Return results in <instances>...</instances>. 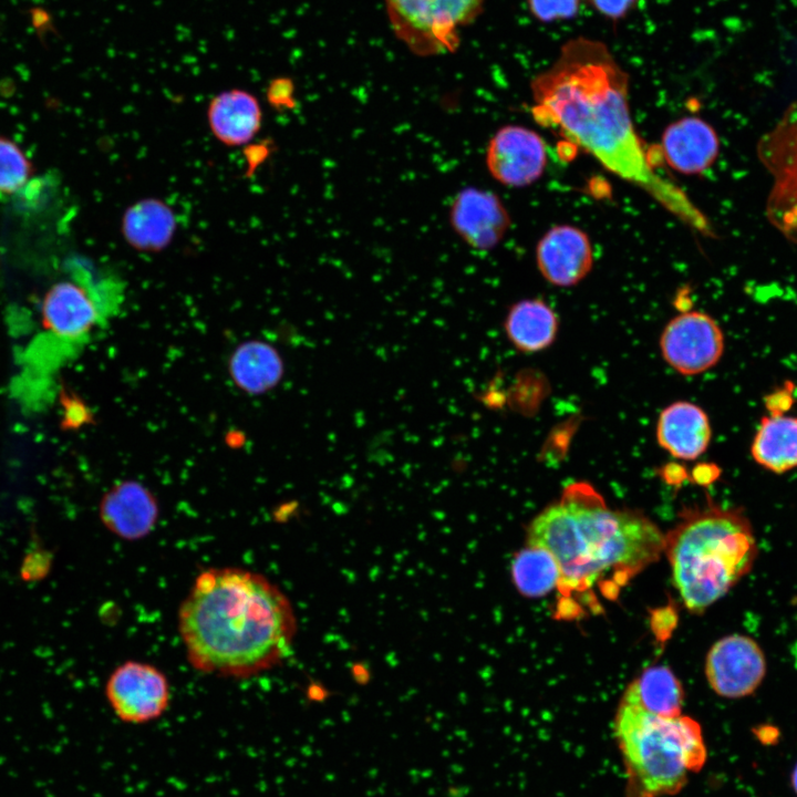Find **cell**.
<instances>
[{"label": "cell", "instance_id": "7", "mask_svg": "<svg viewBox=\"0 0 797 797\" xmlns=\"http://www.w3.org/2000/svg\"><path fill=\"white\" fill-rule=\"evenodd\" d=\"M756 154L772 176L765 216L785 239L797 246V100L760 135Z\"/></svg>", "mask_w": 797, "mask_h": 797}, {"label": "cell", "instance_id": "31", "mask_svg": "<svg viewBox=\"0 0 797 797\" xmlns=\"http://www.w3.org/2000/svg\"><path fill=\"white\" fill-rule=\"evenodd\" d=\"M791 786H793L795 793L797 794V764L791 774Z\"/></svg>", "mask_w": 797, "mask_h": 797}, {"label": "cell", "instance_id": "15", "mask_svg": "<svg viewBox=\"0 0 797 797\" xmlns=\"http://www.w3.org/2000/svg\"><path fill=\"white\" fill-rule=\"evenodd\" d=\"M659 153L662 162L683 175H700L718 157L720 138L715 128L698 116H683L663 131Z\"/></svg>", "mask_w": 797, "mask_h": 797}, {"label": "cell", "instance_id": "11", "mask_svg": "<svg viewBox=\"0 0 797 797\" xmlns=\"http://www.w3.org/2000/svg\"><path fill=\"white\" fill-rule=\"evenodd\" d=\"M766 673V660L751 638L732 634L710 649L705 675L712 690L722 697L739 698L752 694Z\"/></svg>", "mask_w": 797, "mask_h": 797}, {"label": "cell", "instance_id": "14", "mask_svg": "<svg viewBox=\"0 0 797 797\" xmlns=\"http://www.w3.org/2000/svg\"><path fill=\"white\" fill-rule=\"evenodd\" d=\"M99 515L104 527L117 538L136 541L156 527L159 505L148 487L126 479L116 483L103 495Z\"/></svg>", "mask_w": 797, "mask_h": 797}, {"label": "cell", "instance_id": "5", "mask_svg": "<svg viewBox=\"0 0 797 797\" xmlns=\"http://www.w3.org/2000/svg\"><path fill=\"white\" fill-rule=\"evenodd\" d=\"M613 736L623 762L627 797L680 793L706 762L701 725L690 716L662 717L620 701Z\"/></svg>", "mask_w": 797, "mask_h": 797}, {"label": "cell", "instance_id": "26", "mask_svg": "<svg viewBox=\"0 0 797 797\" xmlns=\"http://www.w3.org/2000/svg\"><path fill=\"white\" fill-rule=\"evenodd\" d=\"M530 12L544 22L570 19L577 14L579 0H527Z\"/></svg>", "mask_w": 797, "mask_h": 797}, {"label": "cell", "instance_id": "13", "mask_svg": "<svg viewBox=\"0 0 797 797\" xmlns=\"http://www.w3.org/2000/svg\"><path fill=\"white\" fill-rule=\"evenodd\" d=\"M593 250L588 235L571 225L551 227L536 247L540 275L556 287H571L582 281L593 267Z\"/></svg>", "mask_w": 797, "mask_h": 797}, {"label": "cell", "instance_id": "25", "mask_svg": "<svg viewBox=\"0 0 797 797\" xmlns=\"http://www.w3.org/2000/svg\"><path fill=\"white\" fill-rule=\"evenodd\" d=\"M33 174L34 166L20 145L0 135V195L14 196Z\"/></svg>", "mask_w": 797, "mask_h": 797}, {"label": "cell", "instance_id": "1", "mask_svg": "<svg viewBox=\"0 0 797 797\" xmlns=\"http://www.w3.org/2000/svg\"><path fill=\"white\" fill-rule=\"evenodd\" d=\"M534 120L582 149L603 168L640 188L681 222L705 237L715 231L703 211L670 178L656 172L653 151L635 130L629 75L608 46L578 37L530 83Z\"/></svg>", "mask_w": 797, "mask_h": 797}, {"label": "cell", "instance_id": "30", "mask_svg": "<svg viewBox=\"0 0 797 797\" xmlns=\"http://www.w3.org/2000/svg\"><path fill=\"white\" fill-rule=\"evenodd\" d=\"M756 736L763 744H774L778 738V731L772 726H763L754 729Z\"/></svg>", "mask_w": 797, "mask_h": 797}, {"label": "cell", "instance_id": "16", "mask_svg": "<svg viewBox=\"0 0 797 797\" xmlns=\"http://www.w3.org/2000/svg\"><path fill=\"white\" fill-rule=\"evenodd\" d=\"M105 310L77 281H60L45 293L42 315L45 328L59 338L77 341L89 335Z\"/></svg>", "mask_w": 797, "mask_h": 797}, {"label": "cell", "instance_id": "3", "mask_svg": "<svg viewBox=\"0 0 797 797\" xmlns=\"http://www.w3.org/2000/svg\"><path fill=\"white\" fill-rule=\"evenodd\" d=\"M526 540L549 551L559 566L560 612L572 593H591L596 587L608 599L615 598L664 551V535L649 517L610 508L587 482L567 485L559 499L531 520Z\"/></svg>", "mask_w": 797, "mask_h": 797}, {"label": "cell", "instance_id": "9", "mask_svg": "<svg viewBox=\"0 0 797 797\" xmlns=\"http://www.w3.org/2000/svg\"><path fill=\"white\" fill-rule=\"evenodd\" d=\"M660 350L664 361L682 375H695L713 368L724 352V334L707 313L687 311L674 317L663 329Z\"/></svg>", "mask_w": 797, "mask_h": 797}, {"label": "cell", "instance_id": "12", "mask_svg": "<svg viewBox=\"0 0 797 797\" xmlns=\"http://www.w3.org/2000/svg\"><path fill=\"white\" fill-rule=\"evenodd\" d=\"M449 221L457 236L476 250L495 248L511 224L500 198L476 187H466L457 193L451 205Z\"/></svg>", "mask_w": 797, "mask_h": 797}, {"label": "cell", "instance_id": "19", "mask_svg": "<svg viewBox=\"0 0 797 797\" xmlns=\"http://www.w3.org/2000/svg\"><path fill=\"white\" fill-rule=\"evenodd\" d=\"M228 373L237 389L250 395H261L280 383L284 363L272 344L262 340H248L231 352Z\"/></svg>", "mask_w": 797, "mask_h": 797}, {"label": "cell", "instance_id": "21", "mask_svg": "<svg viewBox=\"0 0 797 797\" xmlns=\"http://www.w3.org/2000/svg\"><path fill=\"white\" fill-rule=\"evenodd\" d=\"M558 328L557 313L537 298L514 303L504 322L508 340L524 353H535L550 346L557 337Z\"/></svg>", "mask_w": 797, "mask_h": 797}, {"label": "cell", "instance_id": "29", "mask_svg": "<svg viewBox=\"0 0 797 797\" xmlns=\"http://www.w3.org/2000/svg\"><path fill=\"white\" fill-rule=\"evenodd\" d=\"M592 7L609 19H621L633 8L638 0H589Z\"/></svg>", "mask_w": 797, "mask_h": 797}, {"label": "cell", "instance_id": "22", "mask_svg": "<svg viewBox=\"0 0 797 797\" xmlns=\"http://www.w3.org/2000/svg\"><path fill=\"white\" fill-rule=\"evenodd\" d=\"M751 453L762 467L783 474L797 467V417L770 414L760 418Z\"/></svg>", "mask_w": 797, "mask_h": 797}, {"label": "cell", "instance_id": "17", "mask_svg": "<svg viewBox=\"0 0 797 797\" xmlns=\"http://www.w3.org/2000/svg\"><path fill=\"white\" fill-rule=\"evenodd\" d=\"M712 428L707 414L696 404L677 401L659 415L656 441L671 456L693 460L707 449Z\"/></svg>", "mask_w": 797, "mask_h": 797}, {"label": "cell", "instance_id": "10", "mask_svg": "<svg viewBox=\"0 0 797 797\" xmlns=\"http://www.w3.org/2000/svg\"><path fill=\"white\" fill-rule=\"evenodd\" d=\"M485 159L495 180L507 187H526L542 176L548 162L547 146L534 130L504 125L489 139Z\"/></svg>", "mask_w": 797, "mask_h": 797}, {"label": "cell", "instance_id": "27", "mask_svg": "<svg viewBox=\"0 0 797 797\" xmlns=\"http://www.w3.org/2000/svg\"><path fill=\"white\" fill-rule=\"evenodd\" d=\"M52 184L46 177L31 178L14 197L19 209L33 210L43 207L48 200Z\"/></svg>", "mask_w": 797, "mask_h": 797}, {"label": "cell", "instance_id": "20", "mask_svg": "<svg viewBox=\"0 0 797 797\" xmlns=\"http://www.w3.org/2000/svg\"><path fill=\"white\" fill-rule=\"evenodd\" d=\"M176 226L175 213L166 203L144 198L125 210L121 229L124 239L134 249L157 252L170 244Z\"/></svg>", "mask_w": 797, "mask_h": 797}, {"label": "cell", "instance_id": "8", "mask_svg": "<svg viewBox=\"0 0 797 797\" xmlns=\"http://www.w3.org/2000/svg\"><path fill=\"white\" fill-rule=\"evenodd\" d=\"M105 695L121 721L144 724L166 712L170 702V685L167 676L156 666L131 660L110 674Z\"/></svg>", "mask_w": 797, "mask_h": 797}, {"label": "cell", "instance_id": "6", "mask_svg": "<svg viewBox=\"0 0 797 797\" xmlns=\"http://www.w3.org/2000/svg\"><path fill=\"white\" fill-rule=\"evenodd\" d=\"M484 0H385L395 35L415 54L454 52L459 29L482 12Z\"/></svg>", "mask_w": 797, "mask_h": 797}, {"label": "cell", "instance_id": "4", "mask_svg": "<svg viewBox=\"0 0 797 797\" xmlns=\"http://www.w3.org/2000/svg\"><path fill=\"white\" fill-rule=\"evenodd\" d=\"M664 551L684 605L702 613L749 572L758 549L742 508L707 501L682 513Z\"/></svg>", "mask_w": 797, "mask_h": 797}, {"label": "cell", "instance_id": "24", "mask_svg": "<svg viewBox=\"0 0 797 797\" xmlns=\"http://www.w3.org/2000/svg\"><path fill=\"white\" fill-rule=\"evenodd\" d=\"M511 578L525 597L538 598L558 588L560 569L553 556L542 547L527 545L516 552Z\"/></svg>", "mask_w": 797, "mask_h": 797}, {"label": "cell", "instance_id": "2", "mask_svg": "<svg viewBox=\"0 0 797 797\" xmlns=\"http://www.w3.org/2000/svg\"><path fill=\"white\" fill-rule=\"evenodd\" d=\"M177 628L195 670L248 679L290 653L297 619L289 598L263 575L214 567L195 578L178 608Z\"/></svg>", "mask_w": 797, "mask_h": 797}, {"label": "cell", "instance_id": "18", "mask_svg": "<svg viewBox=\"0 0 797 797\" xmlns=\"http://www.w3.org/2000/svg\"><path fill=\"white\" fill-rule=\"evenodd\" d=\"M207 120L214 136L227 146L250 142L261 127L262 113L255 95L232 89L214 96L207 108Z\"/></svg>", "mask_w": 797, "mask_h": 797}, {"label": "cell", "instance_id": "28", "mask_svg": "<svg viewBox=\"0 0 797 797\" xmlns=\"http://www.w3.org/2000/svg\"><path fill=\"white\" fill-rule=\"evenodd\" d=\"M267 96L273 106L291 108L294 105L292 81L287 77L272 80L268 86Z\"/></svg>", "mask_w": 797, "mask_h": 797}, {"label": "cell", "instance_id": "23", "mask_svg": "<svg viewBox=\"0 0 797 797\" xmlns=\"http://www.w3.org/2000/svg\"><path fill=\"white\" fill-rule=\"evenodd\" d=\"M683 700L681 682L669 667L662 665L644 670L621 697L624 703L662 717L681 715Z\"/></svg>", "mask_w": 797, "mask_h": 797}]
</instances>
